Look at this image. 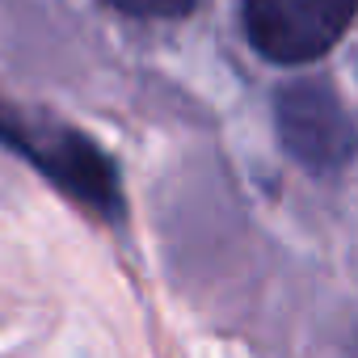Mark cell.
<instances>
[{"label": "cell", "mask_w": 358, "mask_h": 358, "mask_svg": "<svg viewBox=\"0 0 358 358\" xmlns=\"http://www.w3.org/2000/svg\"><path fill=\"white\" fill-rule=\"evenodd\" d=\"M358 0H245V34L274 64L320 59L354 22Z\"/></svg>", "instance_id": "2"}, {"label": "cell", "mask_w": 358, "mask_h": 358, "mask_svg": "<svg viewBox=\"0 0 358 358\" xmlns=\"http://www.w3.org/2000/svg\"><path fill=\"white\" fill-rule=\"evenodd\" d=\"M278 135L287 143V152L324 173V169H337L350 152H354V122L345 114V106L333 97L329 85L320 80H299V85H287L278 93Z\"/></svg>", "instance_id": "3"}, {"label": "cell", "mask_w": 358, "mask_h": 358, "mask_svg": "<svg viewBox=\"0 0 358 358\" xmlns=\"http://www.w3.org/2000/svg\"><path fill=\"white\" fill-rule=\"evenodd\" d=\"M110 9L127 13V17H156V22H173L186 17L194 9V0H106Z\"/></svg>", "instance_id": "4"}, {"label": "cell", "mask_w": 358, "mask_h": 358, "mask_svg": "<svg viewBox=\"0 0 358 358\" xmlns=\"http://www.w3.org/2000/svg\"><path fill=\"white\" fill-rule=\"evenodd\" d=\"M0 148L22 156L38 177L59 186V194H68L76 207L93 211L97 220L118 224L127 215L118 169L85 131L55 118H34L9 101H0Z\"/></svg>", "instance_id": "1"}]
</instances>
